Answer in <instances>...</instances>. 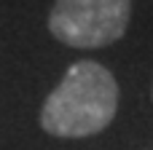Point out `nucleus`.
Here are the masks:
<instances>
[{"label": "nucleus", "mask_w": 153, "mask_h": 150, "mask_svg": "<svg viewBox=\"0 0 153 150\" xmlns=\"http://www.w3.org/2000/svg\"><path fill=\"white\" fill-rule=\"evenodd\" d=\"M118 110V83L108 67L83 59L75 62L40 110V126L54 137L100 134Z\"/></svg>", "instance_id": "f257e3e1"}, {"label": "nucleus", "mask_w": 153, "mask_h": 150, "mask_svg": "<svg viewBox=\"0 0 153 150\" xmlns=\"http://www.w3.org/2000/svg\"><path fill=\"white\" fill-rule=\"evenodd\" d=\"M132 0H56L48 30L73 48H102L116 43L129 24Z\"/></svg>", "instance_id": "f03ea898"}]
</instances>
